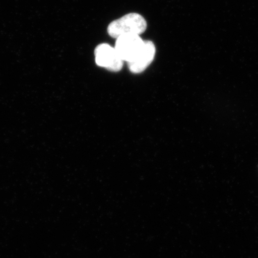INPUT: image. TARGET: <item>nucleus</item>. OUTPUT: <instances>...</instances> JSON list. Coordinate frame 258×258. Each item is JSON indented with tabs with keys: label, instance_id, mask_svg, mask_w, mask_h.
<instances>
[{
	"label": "nucleus",
	"instance_id": "f257e3e1",
	"mask_svg": "<svg viewBox=\"0 0 258 258\" xmlns=\"http://www.w3.org/2000/svg\"><path fill=\"white\" fill-rule=\"evenodd\" d=\"M147 21L143 16L131 13L112 21L108 27L107 31L112 38H116L126 35H139L147 30Z\"/></svg>",
	"mask_w": 258,
	"mask_h": 258
},
{
	"label": "nucleus",
	"instance_id": "f03ea898",
	"mask_svg": "<svg viewBox=\"0 0 258 258\" xmlns=\"http://www.w3.org/2000/svg\"><path fill=\"white\" fill-rule=\"evenodd\" d=\"M96 63L113 72L120 71L124 60L118 55L115 48L108 44L98 45L95 50Z\"/></svg>",
	"mask_w": 258,
	"mask_h": 258
},
{
	"label": "nucleus",
	"instance_id": "7ed1b4c3",
	"mask_svg": "<svg viewBox=\"0 0 258 258\" xmlns=\"http://www.w3.org/2000/svg\"><path fill=\"white\" fill-rule=\"evenodd\" d=\"M144 43L139 35H122L116 39L114 48L121 59L129 62L137 56Z\"/></svg>",
	"mask_w": 258,
	"mask_h": 258
},
{
	"label": "nucleus",
	"instance_id": "20e7f679",
	"mask_svg": "<svg viewBox=\"0 0 258 258\" xmlns=\"http://www.w3.org/2000/svg\"><path fill=\"white\" fill-rule=\"evenodd\" d=\"M156 51V46L153 42L144 41V46L137 56L131 62H127L129 70L135 74L144 72L152 63Z\"/></svg>",
	"mask_w": 258,
	"mask_h": 258
}]
</instances>
